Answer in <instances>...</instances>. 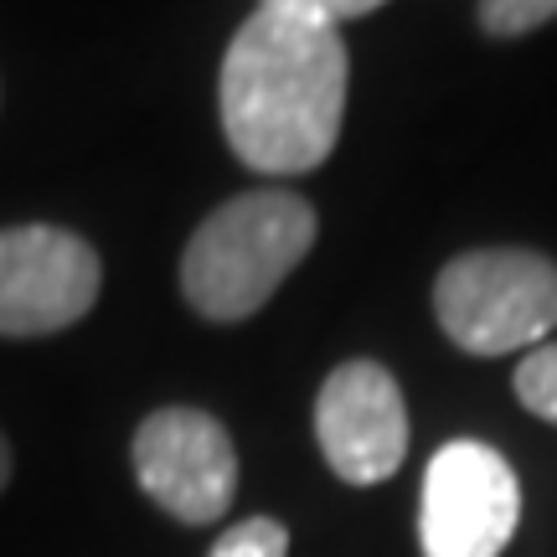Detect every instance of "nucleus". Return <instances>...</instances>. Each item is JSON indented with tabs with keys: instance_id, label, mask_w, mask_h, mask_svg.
Instances as JSON below:
<instances>
[{
	"instance_id": "6",
	"label": "nucleus",
	"mask_w": 557,
	"mask_h": 557,
	"mask_svg": "<svg viewBox=\"0 0 557 557\" xmlns=\"http://www.w3.org/2000/svg\"><path fill=\"white\" fill-rule=\"evenodd\" d=\"M103 263L88 238L26 222L0 233V336H52L83 320L99 299Z\"/></svg>"
},
{
	"instance_id": "5",
	"label": "nucleus",
	"mask_w": 557,
	"mask_h": 557,
	"mask_svg": "<svg viewBox=\"0 0 557 557\" xmlns=\"http://www.w3.org/2000/svg\"><path fill=\"white\" fill-rule=\"evenodd\" d=\"M129 465L139 491L186 527L222 521L238 491V449L227 429L201 408H156L135 429Z\"/></svg>"
},
{
	"instance_id": "3",
	"label": "nucleus",
	"mask_w": 557,
	"mask_h": 557,
	"mask_svg": "<svg viewBox=\"0 0 557 557\" xmlns=\"http://www.w3.org/2000/svg\"><path fill=\"white\" fill-rule=\"evenodd\" d=\"M434 315L470 357L537 351L557 331V263L527 248H475L434 278Z\"/></svg>"
},
{
	"instance_id": "4",
	"label": "nucleus",
	"mask_w": 557,
	"mask_h": 557,
	"mask_svg": "<svg viewBox=\"0 0 557 557\" xmlns=\"http://www.w3.org/2000/svg\"><path fill=\"white\" fill-rule=\"evenodd\" d=\"M521 485L517 470L480 438H449L429 470L418 500L423 557H500L517 537Z\"/></svg>"
},
{
	"instance_id": "10",
	"label": "nucleus",
	"mask_w": 557,
	"mask_h": 557,
	"mask_svg": "<svg viewBox=\"0 0 557 557\" xmlns=\"http://www.w3.org/2000/svg\"><path fill=\"white\" fill-rule=\"evenodd\" d=\"M557 16V0H480V32L491 37H527Z\"/></svg>"
},
{
	"instance_id": "8",
	"label": "nucleus",
	"mask_w": 557,
	"mask_h": 557,
	"mask_svg": "<svg viewBox=\"0 0 557 557\" xmlns=\"http://www.w3.org/2000/svg\"><path fill=\"white\" fill-rule=\"evenodd\" d=\"M511 382H517V398L527 413L557 423V341H542L537 351H527Z\"/></svg>"
},
{
	"instance_id": "7",
	"label": "nucleus",
	"mask_w": 557,
	"mask_h": 557,
	"mask_svg": "<svg viewBox=\"0 0 557 557\" xmlns=\"http://www.w3.org/2000/svg\"><path fill=\"white\" fill-rule=\"evenodd\" d=\"M315 438L346 485H382L408 455L403 387L382 361H341L315 398Z\"/></svg>"
},
{
	"instance_id": "11",
	"label": "nucleus",
	"mask_w": 557,
	"mask_h": 557,
	"mask_svg": "<svg viewBox=\"0 0 557 557\" xmlns=\"http://www.w3.org/2000/svg\"><path fill=\"white\" fill-rule=\"evenodd\" d=\"M263 5H305V11H320L325 21H357L367 11H377L382 0H263Z\"/></svg>"
},
{
	"instance_id": "9",
	"label": "nucleus",
	"mask_w": 557,
	"mask_h": 557,
	"mask_svg": "<svg viewBox=\"0 0 557 557\" xmlns=\"http://www.w3.org/2000/svg\"><path fill=\"white\" fill-rule=\"evenodd\" d=\"M207 557H289V527L274 517H248L233 521Z\"/></svg>"
},
{
	"instance_id": "2",
	"label": "nucleus",
	"mask_w": 557,
	"mask_h": 557,
	"mask_svg": "<svg viewBox=\"0 0 557 557\" xmlns=\"http://www.w3.org/2000/svg\"><path fill=\"white\" fill-rule=\"evenodd\" d=\"M315 243V207L295 191H243L201 222L181 253V295L201 320L259 315Z\"/></svg>"
},
{
	"instance_id": "12",
	"label": "nucleus",
	"mask_w": 557,
	"mask_h": 557,
	"mask_svg": "<svg viewBox=\"0 0 557 557\" xmlns=\"http://www.w3.org/2000/svg\"><path fill=\"white\" fill-rule=\"evenodd\" d=\"M11 485V444H5V434H0V491Z\"/></svg>"
},
{
	"instance_id": "1",
	"label": "nucleus",
	"mask_w": 557,
	"mask_h": 557,
	"mask_svg": "<svg viewBox=\"0 0 557 557\" xmlns=\"http://www.w3.org/2000/svg\"><path fill=\"white\" fill-rule=\"evenodd\" d=\"M222 135L248 171L305 176L325 165L346 114L341 26L305 5H259L222 58Z\"/></svg>"
}]
</instances>
